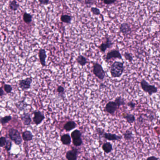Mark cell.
<instances>
[{
  "label": "cell",
  "instance_id": "obj_1",
  "mask_svg": "<svg viewBox=\"0 0 160 160\" xmlns=\"http://www.w3.org/2000/svg\"><path fill=\"white\" fill-rule=\"evenodd\" d=\"M125 70L124 62L115 61L111 64L110 73L112 78H120L122 75Z\"/></svg>",
  "mask_w": 160,
  "mask_h": 160
},
{
  "label": "cell",
  "instance_id": "obj_2",
  "mask_svg": "<svg viewBox=\"0 0 160 160\" xmlns=\"http://www.w3.org/2000/svg\"><path fill=\"white\" fill-rule=\"evenodd\" d=\"M140 84L143 91L148 93L149 96H152L158 92V88L156 86L150 84L144 79H142Z\"/></svg>",
  "mask_w": 160,
  "mask_h": 160
},
{
  "label": "cell",
  "instance_id": "obj_3",
  "mask_svg": "<svg viewBox=\"0 0 160 160\" xmlns=\"http://www.w3.org/2000/svg\"><path fill=\"white\" fill-rule=\"evenodd\" d=\"M8 137L12 141L15 143L16 145H20L22 143V137L18 130L12 128L8 131Z\"/></svg>",
  "mask_w": 160,
  "mask_h": 160
},
{
  "label": "cell",
  "instance_id": "obj_4",
  "mask_svg": "<svg viewBox=\"0 0 160 160\" xmlns=\"http://www.w3.org/2000/svg\"><path fill=\"white\" fill-rule=\"evenodd\" d=\"M93 73L99 79L103 81L105 76V72L101 65L98 63L94 64L93 66Z\"/></svg>",
  "mask_w": 160,
  "mask_h": 160
},
{
  "label": "cell",
  "instance_id": "obj_5",
  "mask_svg": "<svg viewBox=\"0 0 160 160\" xmlns=\"http://www.w3.org/2000/svg\"><path fill=\"white\" fill-rule=\"evenodd\" d=\"M32 77H29L24 79H21L19 81V86L22 90H27L30 89L32 82Z\"/></svg>",
  "mask_w": 160,
  "mask_h": 160
},
{
  "label": "cell",
  "instance_id": "obj_6",
  "mask_svg": "<svg viewBox=\"0 0 160 160\" xmlns=\"http://www.w3.org/2000/svg\"><path fill=\"white\" fill-rule=\"evenodd\" d=\"M118 108H119L115 101H111L105 105L104 110L107 113L113 115Z\"/></svg>",
  "mask_w": 160,
  "mask_h": 160
},
{
  "label": "cell",
  "instance_id": "obj_7",
  "mask_svg": "<svg viewBox=\"0 0 160 160\" xmlns=\"http://www.w3.org/2000/svg\"><path fill=\"white\" fill-rule=\"evenodd\" d=\"M34 117L33 118V121L36 125H39L42 123L45 118L44 114L39 110H35L33 112Z\"/></svg>",
  "mask_w": 160,
  "mask_h": 160
},
{
  "label": "cell",
  "instance_id": "obj_8",
  "mask_svg": "<svg viewBox=\"0 0 160 160\" xmlns=\"http://www.w3.org/2000/svg\"><path fill=\"white\" fill-rule=\"evenodd\" d=\"M79 151L76 147H73L72 149L67 151L66 158L68 160H76L78 158Z\"/></svg>",
  "mask_w": 160,
  "mask_h": 160
},
{
  "label": "cell",
  "instance_id": "obj_9",
  "mask_svg": "<svg viewBox=\"0 0 160 160\" xmlns=\"http://www.w3.org/2000/svg\"><path fill=\"white\" fill-rule=\"evenodd\" d=\"M113 58L122 59L121 54L119 51L116 50H112L109 51L107 54L106 56V61H108L109 60L113 59Z\"/></svg>",
  "mask_w": 160,
  "mask_h": 160
},
{
  "label": "cell",
  "instance_id": "obj_10",
  "mask_svg": "<svg viewBox=\"0 0 160 160\" xmlns=\"http://www.w3.org/2000/svg\"><path fill=\"white\" fill-rule=\"evenodd\" d=\"M119 30L124 35H128L131 34L132 32L131 26L128 23H123L121 24L119 27Z\"/></svg>",
  "mask_w": 160,
  "mask_h": 160
},
{
  "label": "cell",
  "instance_id": "obj_11",
  "mask_svg": "<svg viewBox=\"0 0 160 160\" xmlns=\"http://www.w3.org/2000/svg\"><path fill=\"white\" fill-rule=\"evenodd\" d=\"M103 137L109 141H119L122 139V137L114 133L104 132L103 134Z\"/></svg>",
  "mask_w": 160,
  "mask_h": 160
},
{
  "label": "cell",
  "instance_id": "obj_12",
  "mask_svg": "<svg viewBox=\"0 0 160 160\" xmlns=\"http://www.w3.org/2000/svg\"><path fill=\"white\" fill-rule=\"evenodd\" d=\"M39 57L40 62L42 67H44L47 66L46 58H47V55L46 50L43 48L40 49L39 52Z\"/></svg>",
  "mask_w": 160,
  "mask_h": 160
},
{
  "label": "cell",
  "instance_id": "obj_13",
  "mask_svg": "<svg viewBox=\"0 0 160 160\" xmlns=\"http://www.w3.org/2000/svg\"><path fill=\"white\" fill-rule=\"evenodd\" d=\"M20 118H21V120L23 122V125L25 126H29L31 125L32 120L29 113L24 112L21 115Z\"/></svg>",
  "mask_w": 160,
  "mask_h": 160
},
{
  "label": "cell",
  "instance_id": "obj_14",
  "mask_svg": "<svg viewBox=\"0 0 160 160\" xmlns=\"http://www.w3.org/2000/svg\"><path fill=\"white\" fill-rule=\"evenodd\" d=\"M112 44L111 40L109 38H106L105 42L102 43L99 47V48L101 52L104 53L107 49L111 47Z\"/></svg>",
  "mask_w": 160,
  "mask_h": 160
},
{
  "label": "cell",
  "instance_id": "obj_15",
  "mask_svg": "<svg viewBox=\"0 0 160 160\" xmlns=\"http://www.w3.org/2000/svg\"><path fill=\"white\" fill-rule=\"evenodd\" d=\"M61 141L63 145L68 146L71 143V137L69 135V134H63L61 137Z\"/></svg>",
  "mask_w": 160,
  "mask_h": 160
},
{
  "label": "cell",
  "instance_id": "obj_16",
  "mask_svg": "<svg viewBox=\"0 0 160 160\" xmlns=\"http://www.w3.org/2000/svg\"><path fill=\"white\" fill-rule=\"evenodd\" d=\"M77 124L73 121H69L67 122L63 127V128L66 132H70L76 128Z\"/></svg>",
  "mask_w": 160,
  "mask_h": 160
},
{
  "label": "cell",
  "instance_id": "obj_17",
  "mask_svg": "<svg viewBox=\"0 0 160 160\" xmlns=\"http://www.w3.org/2000/svg\"><path fill=\"white\" fill-rule=\"evenodd\" d=\"M22 139L25 141L29 142L32 141L33 138L32 133L30 131L26 130L22 132Z\"/></svg>",
  "mask_w": 160,
  "mask_h": 160
},
{
  "label": "cell",
  "instance_id": "obj_18",
  "mask_svg": "<svg viewBox=\"0 0 160 160\" xmlns=\"http://www.w3.org/2000/svg\"><path fill=\"white\" fill-rule=\"evenodd\" d=\"M122 116L124 119L126 120L127 122L130 125L133 124V122L135 121V117L134 115L129 113H124Z\"/></svg>",
  "mask_w": 160,
  "mask_h": 160
},
{
  "label": "cell",
  "instance_id": "obj_19",
  "mask_svg": "<svg viewBox=\"0 0 160 160\" xmlns=\"http://www.w3.org/2000/svg\"><path fill=\"white\" fill-rule=\"evenodd\" d=\"M102 147L103 150L104 151V153H106L107 154L111 153L112 149H113L112 144L109 142H107L103 144Z\"/></svg>",
  "mask_w": 160,
  "mask_h": 160
},
{
  "label": "cell",
  "instance_id": "obj_20",
  "mask_svg": "<svg viewBox=\"0 0 160 160\" xmlns=\"http://www.w3.org/2000/svg\"><path fill=\"white\" fill-rule=\"evenodd\" d=\"M124 138L126 141H131L134 139V135L132 131H130L129 130H127L124 133H123Z\"/></svg>",
  "mask_w": 160,
  "mask_h": 160
},
{
  "label": "cell",
  "instance_id": "obj_21",
  "mask_svg": "<svg viewBox=\"0 0 160 160\" xmlns=\"http://www.w3.org/2000/svg\"><path fill=\"white\" fill-rule=\"evenodd\" d=\"M76 62L80 65L82 67L85 66L87 63V59L85 57H84L83 55H78V57H77L76 59Z\"/></svg>",
  "mask_w": 160,
  "mask_h": 160
},
{
  "label": "cell",
  "instance_id": "obj_22",
  "mask_svg": "<svg viewBox=\"0 0 160 160\" xmlns=\"http://www.w3.org/2000/svg\"><path fill=\"white\" fill-rule=\"evenodd\" d=\"M9 7L11 10L15 11L19 8V4H18L16 0H13L9 3Z\"/></svg>",
  "mask_w": 160,
  "mask_h": 160
},
{
  "label": "cell",
  "instance_id": "obj_23",
  "mask_svg": "<svg viewBox=\"0 0 160 160\" xmlns=\"http://www.w3.org/2000/svg\"><path fill=\"white\" fill-rule=\"evenodd\" d=\"M23 21L27 24H30L32 20V16L29 13H27L26 12H25L23 14Z\"/></svg>",
  "mask_w": 160,
  "mask_h": 160
},
{
  "label": "cell",
  "instance_id": "obj_24",
  "mask_svg": "<svg viewBox=\"0 0 160 160\" xmlns=\"http://www.w3.org/2000/svg\"><path fill=\"white\" fill-rule=\"evenodd\" d=\"M82 135V134L81 131L77 129L75 130L74 131H73L71 134V137L72 139L81 138Z\"/></svg>",
  "mask_w": 160,
  "mask_h": 160
},
{
  "label": "cell",
  "instance_id": "obj_25",
  "mask_svg": "<svg viewBox=\"0 0 160 160\" xmlns=\"http://www.w3.org/2000/svg\"><path fill=\"white\" fill-rule=\"evenodd\" d=\"M12 118L11 115H6L5 117H2L0 118V123L4 126L11 121L12 120Z\"/></svg>",
  "mask_w": 160,
  "mask_h": 160
},
{
  "label": "cell",
  "instance_id": "obj_26",
  "mask_svg": "<svg viewBox=\"0 0 160 160\" xmlns=\"http://www.w3.org/2000/svg\"><path fill=\"white\" fill-rule=\"evenodd\" d=\"M61 20L62 23L69 24L71 22L72 17L68 15H62L61 17Z\"/></svg>",
  "mask_w": 160,
  "mask_h": 160
},
{
  "label": "cell",
  "instance_id": "obj_27",
  "mask_svg": "<svg viewBox=\"0 0 160 160\" xmlns=\"http://www.w3.org/2000/svg\"><path fill=\"white\" fill-rule=\"evenodd\" d=\"M65 88L62 86H58L57 88V92L58 96L63 99H64L65 95Z\"/></svg>",
  "mask_w": 160,
  "mask_h": 160
},
{
  "label": "cell",
  "instance_id": "obj_28",
  "mask_svg": "<svg viewBox=\"0 0 160 160\" xmlns=\"http://www.w3.org/2000/svg\"><path fill=\"white\" fill-rule=\"evenodd\" d=\"M114 101L119 108L121 106H123L125 104V99L121 96L117 97V98L115 99Z\"/></svg>",
  "mask_w": 160,
  "mask_h": 160
},
{
  "label": "cell",
  "instance_id": "obj_29",
  "mask_svg": "<svg viewBox=\"0 0 160 160\" xmlns=\"http://www.w3.org/2000/svg\"><path fill=\"white\" fill-rule=\"evenodd\" d=\"M73 144L75 147H76L82 146L83 144V141H82V138L73 139Z\"/></svg>",
  "mask_w": 160,
  "mask_h": 160
},
{
  "label": "cell",
  "instance_id": "obj_30",
  "mask_svg": "<svg viewBox=\"0 0 160 160\" xmlns=\"http://www.w3.org/2000/svg\"><path fill=\"white\" fill-rule=\"evenodd\" d=\"M4 90L7 94L11 93L13 90V88L9 84H4Z\"/></svg>",
  "mask_w": 160,
  "mask_h": 160
},
{
  "label": "cell",
  "instance_id": "obj_31",
  "mask_svg": "<svg viewBox=\"0 0 160 160\" xmlns=\"http://www.w3.org/2000/svg\"><path fill=\"white\" fill-rule=\"evenodd\" d=\"M12 145V144L11 140V139H7L6 144H5V145L4 146L5 149H6L7 151H11V149Z\"/></svg>",
  "mask_w": 160,
  "mask_h": 160
},
{
  "label": "cell",
  "instance_id": "obj_32",
  "mask_svg": "<svg viewBox=\"0 0 160 160\" xmlns=\"http://www.w3.org/2000/svg\"><path fill=\"white\" fill-rule=\"evenodd\" d=\"M124 57L126 60L130 62H132L133 61V57L131 53L128 52H125L124 54Z\"/></svg>",
  "mask_w": 160,
  "mask_h": 160
},
{
  "label": "cell",
  "instance_id": "obj_33",
  "mask_svg": "<svg viewBox=\"0 0 160 160\" xmlns=\"http://www.w3.org/2000/svg\"><path fill=\"white\" fill-rule=\"evenodd\" d=\"M91 11L95 15L98 16L100 15V11L97 7H91Z\"/></svg>",
  "mask_w": 160,
  "mask_h": 160
},
{
  "label": "cell",
  "instance_id": "obj_34",
  "mask_svg": "<svg viewBox=\"0 0 160 160\" xmlns=\"http://www.w3.org/2000/svg\"><path fill=\"white\" fill-rule=\"evenodd\" d=\"M7 139L5 137L1 136L0 137V147H4L6 144Z\"/></svg>",
  "mask_w": 160,
  "mask_h": 160
},
{
  "label": "cell",
  "instance_id": "obj_35",
  "mask_svg": "<svg viewBox=\"0 0 160 160\" xmlns=\"http://www.w3.org/2000/svg\"><path fill=\"white\" fill-rule=\"evenodd\" d=\"M96 132L100 136H103V134L105 132L104 130L100 128H97L96 129Z\"/></svg>",
  "mask_w": 160,
  "mask_h": 160
},
{
  "label": "cell",
  "instance_id": "obj_36",
  "mask_svg": "<svg viewBox=\"0 0 160 160\" xmlns=\"http://www.w3.org/2000/svg\"><path fill=\"white\" fill-rule=\"evenodd\" d=\"M86 5H91L96 3L97 0H84Z\"/></svg>",
  "mask_w": 160,
  "mask_h": 160
},
{
  "label": "cell",
  "instance_id": "obj_37",
  "mask_svg": "<svg viewBox=\"0 0 160 160\" xmlns=\"http://www.w3.org/2000/svg\"><path fill=\"white\" fill-rule=\"evenodd\" d=\"M127 105L128 107L132 109V110H134L136 106V103H134L133 101H129V103H127Z\"/></svg>",
  "mask_w": 160,
  "mask_h": 160
},
{
  "label": "cell",
  "instance_id": "obj_38",
  "mask_svg": "<svg viewBox=\"0 0 160 160\" xmlns=\"http://www.w3.org/2000/svg\"><path fill=\"white\" fill-rule=\"evenodd\" d=\"M104 3L106 5H110L115 3L117 0H103Z\"/></svg>",
  "mask_w": 160,
  "mask_h": 160
},
{
  "label": "cell",
  "instance_id": "obj_39",
  "mask_svg": "<svg viewBox=\"0 0 160 160\" xmlns=\"http://www.w3.org/2000/svg\"><path fill=\"white\" fill-rule=\"evenodd\" d=\"M50 0H39V3L42 5H47L49 3Z\"/></svg>",
  "mask_w": 160,
  "mask_h": 160
},
{
  "label": "cell",
  "instance_id": "obj_40",
  "mask_svg": "<svg viewBox=\"0 0 160 160\" xmlns=\"http://www.w3.org/2000/svg\"><path fill=\"white\" fill-rule=\"evenodd\" d=\"M159 158L156 157L154 156H151L147 158V160H159Z\"/></svg>",
  "mask_w": 160,
  "mask_h": 160
},
{
  "label": "cell",
  "instance_id": "obj_41",
  "mask_svg": "<svg viewBox=\"0 0 160 160\" xmlns=\"http://www.w3.org/2000/svg\"><path fill=\"white\" fill-rule=\"evenodd\" d=\"M4 92V90L3 89L2 87H0V97L3 96L5 95Z\"/></svg>",
  "mask_w": 160,
  "mask_h": 160
},
{
  "label": "cell",
  "instance_id": "obj_42",
  "mask_svg": "<svg viewBox=\"0 0 160 160\" xmlns=\"http://www.w3.org/2000/svg\"><path fill=\"white\" fill-rule=\"evenodd\" d=\"M105 87H106V85H104V84H101L100 85V88H105Z\"/></svg>",
  "mask_w": 160,
  "mask_h": 160
},
{
  "label": "cell",
  "instance_id": "obj_43",
  "mask_svg": "<svg viewBox=\"0 0 160 160\" xmlns=\"http://www.w3.org/2000/svg\"><path fill=\"white\" fill-rule=\"evenodd\" d=\"M159 125H160V120H159Z\"/></svg>",
  "mask_w": 160,
  "mask_h": 160
}]
</instances>
